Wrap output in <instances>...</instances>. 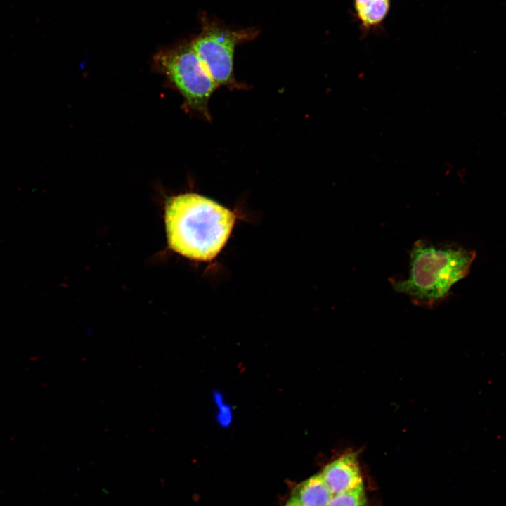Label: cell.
I'll list each match as a JSON object with an SVG mask.
<instances>
[{
    "label": "cell",
    "mask_w": 506,
    "mask_h": 506,
    "mask_svg": "<svg viewBox=\"0 0 506 506\" xmlns=\"http://www.w3.org/2000/svg\"><path fill=\"white\" fill-rule=\"evenodd\" d=\"M164 220L169 247L188 258L209 261L223 248L235 223V214L196 193L168 199Z\"/></svg>",
    "instance_id": "6da1fadb"
},
{
    "label": "cell",
    "mask_w": 506,
    "mask_h": 506,
    "mask_svg": "<svg viewBox=\"0 0 506 506\" xmlns=\"http://www.w3.org/2000/svg\"><path fill=\"white\" fill-rule=\"evenodd\" d=\"M475 257V252L461 247H437L417 241L410 252L408 278L394 281V288L416 303L434 304L468 274Z\"/></svg>",
    "instance_id": "7a4b0ae2"
},
{
    "label": "cell",
    "mask_w": 506,
    "mask_h": 506,
    "mask_svg": "<svg viewBox=\"0 0 506 506\" xmlns=\"http://www.w3.org/2000/svg\"><path fill=\"white\" fill-rule=\"evenodd\" d=\"M154 60L160 71L183 96L186 108L209 119L208 103L218 86L207 72L191 43L160 51Z\"/></svg>",
    "instance_id": "3957f363"
},
{
    "label": "cell",
    "mask_w": 506,
    "mask_h": 506,
    "mask_svg": "<svg viewBox=\"0 0 506 506\" xmlns=\"http://www.w3.org/2000/svg\"><path fill=\"white\" fill-rule=\"evenodd\" d=\"M259 33L255 28L233 30L203 18L200 34L191 45L212 79L219 86L242 88L233 73L235 47L254 39Z\"/></svg>",
    "instance_id": "277c9868"
},
{
    "label": "cell",
    "mask_w": 506,
    "mask_h": 506,
    "mask_svg": "<svg viewBox=\"0 0 506 506\" xmlns=\"http://www.w3.org/2000/svg\"><path fill=\"white\" fill-rule=\"evenodd\" d=\"M320 474L333 495L363 484L358 456L353 451H347L328 463Z\"/></svg>",
    "instance_id": "5b68a950"
},
{
    "label": "cell",
    "mask_w": 506,
    "mask_h": 506,
    "mask_svg": "<svg viewBox=\"0 0 506 506\" xmlns=\"http://www.w3.org/2000/svg\"><path fill=\"white\" fill-rule=\"evenodd\" d=\"M332 496L318 473L297 484L290 498L303 506H327Z\"/></svg>",
    "instance_id": "8992f818"
},
{
    "label": "cell",
    "mask_w": 506,
    "mask_h": 506,
    "mask_svg": "<svg viewBox=\"0 0 506 506\" xmlns=\"http://www.w3.org/2000/svg\"><path fill=\"white\" fill-rule=\"evenodd\" d=\"M355 16L365 32L381 27L390 9V0H353Z\"/></svg>",
    "instance_id": "52a82bcc"
},
{
    "label": "cell",
    "mask_w": 506,
    "mask_h": 506,
    "mask_svg": "<svg viewBox=\"0 0 506 506\" xmlns=\"http://www.w3.org/2000/svg\"><path fill=\"white\" fill-rule=\"evenodd\" d=\"M327 506H366L363 484L351 491L334 495Z\"/></svg>",
    "instance_id": "ba28073f"
},
{
    "label": "cell",
    "mask_w": 506,
    "mask_h": 506,
    "mask_svg": "<svg viewBox=\"0 0 506 506\" xmlns=\"http://www.w3.org/2000/svg\"><path fill=\"white\" fill-rule=\"evenodd\" d=\"M285 506H303V505H301V504H299L290 498L288 500V501L286 502Z\"/></svg>",
    "instance_id": "9c48e42d"
}]
</instances>
